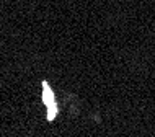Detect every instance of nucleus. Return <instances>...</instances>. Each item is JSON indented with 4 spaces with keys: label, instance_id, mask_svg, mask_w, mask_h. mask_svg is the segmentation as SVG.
<instances>
[{
    "label": "nucleus",
    "instance_id": "nucleus-1",
    "mask_svg": "<svg viewBox=\"0 0 155 137\" xmlns=\"http://www.w3.org/2000/svg\"><path fill=\"white\" fill-rule=\"evenodd\" d=\"M44 93H43V98H44V103L48 105V108H49V116H48V119L51 121V119H54V116H56V105H54V98H52V91L49 90V86H48V83L44 82Z\"/></svg>",
    "mask_w": 155,
    "mask_h": 137
}]
</instances>
